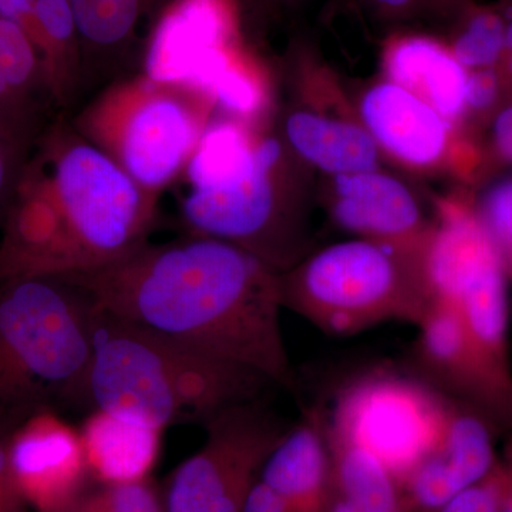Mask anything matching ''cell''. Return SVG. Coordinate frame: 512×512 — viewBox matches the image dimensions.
I'll return each instance as SVG.
<instances>
[{
    "mask_svg": "<svg viewBox=\"0 0 512 512\" xmlns=\"http://www.w3.org/2000/svg\"><path fill=\"white\" fill-rule=\"evenodd\" d=\"M97 308L63 276L0 279V427L40 410H86Z\"/></svg>",
    "mask_w": 512,
    "mask_h": 512,
    "instance_id": "3",
    "label": "cell"
},
{
    "mask_svg": "<svg viewBox=\"0 0 512 512\" xmlns=\"http://www.w3.org/2000/svg\"><path fill=\"white\" fill-rule=\"evenodd\" d=\"M333 493L367 512H402L400 485L365 448L333 436Z\"/></svg>",
    "mask_w": 512,
    "mask_h": 512,
    "instance_id": "22",
    "label": "cell"
},
{
    "mask_svg": "<svg viewBox=\"0 0 512 512\" xmlns=\"http://www.w3.org/2000/svg\"><path fill=\"white\" fill-rule=\"evenodd\" d=\"M77 512H165L161 485L153 478L130 484H94Z\"/></svg>",
    "mask_w": 512,
    "mask_h": 512,
    "instance_id": "26",
    "label": "cell"
},
{
    "mask_svg": "<svg viewBox=\"0 0 512 512\" xmlns=\"http://www.w3.org/2000/svg\"><path fill=\"white\" fill-rule=\"evenodd\" d=\"M325 512H367L363 508L357 507V505L350 503L340 495L333 493L330 494L328 504H326Z\"/></svg>",
    "mask_w": 512,
    "mask_h": 512,
    "instance_id": "37",
    "label": "cell"
},
{
    "mask_svg": "<svg viewBox=\"0 0 512 512\" xmlns=\"http://www.w3.org/2000/svg\"><path fill=\"white\" fill-rule=\"evenodd\" d=\"M511 2H512V0H511Z\"/></svg>",
    "mask_w": 512,
    "mask_h": 512,
    "instance_id": "41",
    "label": "cell"
},
{
    "mask_svg": "<svg viewBox=\"0 0 512 512\" xmlns=\"http://www.w3.org/2000/svg\"><path fill=\"white\" fill-rule=\"evenodd\" d=\"M497 436L483 416L451 402L440 443L400 484L402 512H437L487 477L497 463Z\"/></svg>",
    "mask_w": 512,
    "mask_h": 512,
    "instance_id": "14",
    "label": "cell"
},
{
    "mask_svg": "<svg viewBox=\"0 0 512 512\" xmlns=\"http://www.w3.org/2000/svg\"><path fill=\"white\" fill-rule=\"evenodd\" d=\"M258 140L242 120L211 119L185 165L190 190L222 187L247 175L255 165Z\"/></svg>",
    "mask_w": 512,
    "mask_h": 512,
    "instance_id": "21",
    "label": "cell"
},
{
    "mask_svg": "<svg viewBox=\"0 0 512 512\" xmlns=\"http://www.w3.org/2000/svg\"><path fill=\"white\" fill-rule=\"evenodd\" d=\"M437 512H504L495 466L487 477L464 488Z\"/></svg>",
    "mask_w": 512,
    "mask_h": 512,
    "instance_id": "29",
    "label": "cell"
},
{
    "mask_svg": "<svg viewBox=\"0 0 512 512\" xmlns=\"http://www.w3.org/2000/svg\"><path fill=\"white\" fill-rule=\"evenodd\" d=\"M63 278L82 286L100 311L296 390L279 272L237 245L202 235L146 241L110 264Z\"/></svg>",
    "mask_w": 512,
    "mask_h": 512,
    "instance_id": "1",
    "label": "cell"
},
{
    "mask_svg": "<svg viewBox=\"0 0 512 512\" xmlns=\"http://www.w3.org/2000/svg\"><path fill=\"white\" fill-rule=\"evenodd\" d=\"M10 431L0 427V512H30L20 495L8 457V437Z\"/></svg>",
    "mask_w": 512,
    "mask_h": 512,
    "instance_id": "30",
    "label": "cell"
},
{
    "mask_svg": "<svg viewBox=\"0 0 512 512\" xmlns=\"http://www.w3.org/2000/svg\"><path fill=\"white\" fill-rule=\"evenodd\" d=\"M35 66V50L28 33L18 23L0 18V70L9 86L28 82Z\"/></svg>",
    "mask_w": 512,
    "mask_h": 512,
    "instance_id": "28",
    "label": "cell"
},
{
    "mask_svg": "<svg viewBox=\"0 0 512 512\" xmlns=\"http://www.w3.org/2000/svg\"><path fill=\"white\" fill-rule=\"evenodd\" d=\"M36 0H0V18L18 23L32 42L36 43V26L33 8Z\"/></svg>",
    "mask_w": 512,
    "mask_h": 512,
    "instance_id": "33",
    "label": "cell"
},
{
    "mask_svg": "<svg viewBox=\"0 0 512 512\" xmlns=\"http://www.w3.org/2000/svg\"><path fill=\"white\" fill-rule=\"evenodd\" d=\"M505 62H507L508 72L511 73L512 76V52L511 53H505Z\"/></svg>",
    "mask_w": 512,
    "mask_h": 512,
    "instance_id": "40",
    "label": "cell"
},
{
    "mask_svg": "<svg viewBox=\"0 0 512 512\" xmlns=\"http://www.w3.org/2000/svg\"><path fill=\"white\" fill-rule=\"evenodd\" d=\"M431 299L456 309L485 355L511 369L507 272L477 212L444 204L421 251Z\"/></svg>",
    "mask_w": 512,
    "mask_h": 512,
    "instance_id": "8",
    "label": "cell"
},
{
    "mask_svg": "<svg viewBox=\"0 0 512 512\" xmlns=\"http://www.w3.org/2000/svg\"><path fill=\"white\" fill-rule=\"evenodd\" d=\"M248 55L235 0H173L148 39L144 76L211 100L225 74Z\"/></svg>",
    "mask_w": 512,
    "mask_h": 512,
    "instance_id": "12",
    "label": "cell"
},
{
    "mask_svg": "<svg viewBox=\"0 0 512 512\" xmlns=\"http://www.w3.org/2000/svg\"><path fill=\"white\" fill-rule=\"evenodd\" d=\"M384 16H402L416 8L420 0H367Z\"/></svg>",
    "mask_w": 512,
    "mask_h": 512,
    "instance_id": "36",
    "label": "cell"
},
{
    "mask_svg": "<svg viewBox=\"0 0 512 512\" xmlns=\"http://www.w3.org/2000/svg\"><path fill=\"white\" fill-rule=\"evenodd\" d=\"M204 94L148 77L117 84L84 111L79 126L150 197L184 173L211 121Z\"/></svg>",
    "mask_w": 512,
    "mask_h": 512,
    "instance_id": "6",
    "label": "cell"
},
{
    "mask_svg": "<svg viewBox=\"0 0 512 512\" xmlns=\"http://www.w3.org/2000/svg\"><path fill=\"white\" fill-rule=\"evenodd\" d=\"M13 480L30 512H77L94 485L79 427L40 410L8 437Z\"/></svg>",
    "mask_w": 512,
    "mask_h": 512,
    "instance_id": "13",
    "label": "cell"
},
{
    "mask_svg": "<svg viewBox=\"0 0 512 512\" xmlns=\"http://www.w3.org/2000/svg\"><path fill=\"white\" fill-rule=\"evenodd\" d=\"M494 141L501 156L512 161V106L501 111L495 119Z\"/></svg>",
    "mask_w": 512,
    "mask_h": 512,
    "instance_id": "35",
    "label": "cell"
},
{
    "mask_svg": "<svg viewBox=\"0 0 512 512\" xmlns=\"http://www.w3.org/2000/svg\"><path fill=\"white\" fill-rule=\"evenodd\" d=\"M450 407L414 373L379 367L343 384L326 410L330 433L365 448L400 485L440 443Z\"/></svg>",
    "mask_w": 512,
    "mask_h": 512,
    "instance_id": "7",
    "label": "cell"
},
{
    "mask_svg": "<svg viewBox=\"0 0 512 512\" xmlns=\"http://www.w3.org/2000/svg\"><path fill=\"white\" fill-rule=\"evenodd\" d=\"M52 245L47 276L92 271L147 241L156 198L84 138L63 143L39 188Z\"/></svg>",
    "mask_w": 512,
    "mask_h": 512,
    "instance_id": "5",
    "label": "cell"
},
{
    "mask_svg": "<svg viewBox=\"0 0 512 512\" xmlns=\"http://www.w3.org/2000/svg\"><path fill=\"white\" fill-rule=\"evenodd\" d=\"M241 512H296L282 495L272 490L264 481L252 484L251 490L242 504Z\"/></svg>",
    "mask_w": 512,
    "mask_h": 512,
    "instance_id": "32",
    "label": "cell"
},
{
    "mask_svg": "<svg viewBox=\"0 0 512 512\" xmlns=\"http://www.w3.org/2000/svg\"><path fill=\"white\" fill-rule=\"evenodd\" d=\"M9 87L10 86L8 80H6L5 74H3L2 70H0V96H2V94L5 93Z\"/></svg>",
    "mask_w": 512,
    "mask_h": 512,
    "instance_id": "38",
    "label": "cell"
},
{
    "mask_svg": "<svg viewBox=\"0 0 512 512\" xmlns=\"http://www.w3.org/2000/svg\"><path fill=\"white\" fill-rule=\"evenodd\" d=\"M3 180H5V164L0 156V190H2Z\"/></svg>",
    "mask_w": 512,
    "mask_h": 512,
    "instance_id": "39",
    "label": "cell"
},
{
    "mask_svg": "<svg viewBox=\"0 0 512 512\" xmlns=\"http://www.w3.org/2000/svg\"><path fill=\"white\" fill-rule=\"evenodd\" d=\"M448 47L464 69H493L505 55L503 9L470 6Z\"/></svg>",
    "mask_w": 512,
    "mask_h": 512,
    "instance_id": "23",
    "label": "cell"
},
{
    "mask_svg": "<svg viewBox=\"0 0 512 512\" xmlns=\"http://www.w3.org/2000/svg\"><path fill=\"white\" fill-rule=\"evenodd\" d=\"M282 163V144L259 137L255 165L247 175L222 187L188 191L181 212L190 235L237 245L279 274L298 264L301 228L279 194Z\"/></svg>",
    "mask_w": 512,
    "mask_h": 512,
    "instance_id": "9",
    "label": "cell"
},
{
    "mask_svg": "<svg viewBox=\"0 0 512 512\" xmlns=\"http://www.w3.org/2000/svg\"><path fill=\"white\" fill-rule=\"evenodd\" d=\"M497 73L494 69L473 70L467 77L466 104L474 110H485L497 100Z\"/></svg>",
    "mask_w": 512,
    "mask_h": 512,
    "instance_id": "31",
    "label": "cell"
},
{
    "mask_svg": "<svg viewBox=\"0 0 512 512\" xmlns=\"http://www.w3.org/2000/svg\"><path fill=\"white\" fill-rule=\"evenodd\" d=\"M259 480L296 512H325L333 490L328 410L309 407L266 457Z\"/></svg>",
    "mask_w": 512,
    "mask_h": 512,
    "instance_id": "17",
    "label": "cell"
},
{
    "mask_svg": "<svg viewBox=\"0 0 512 512\" xmlns=\"http://www.w3.org/2000/svg\"><path fill=\"white\" fill-rule=\"evenodd\" d=\"M410 372L450 402L483 416L501 436L512 431V370L485 355L453 306L431 301L416 325Z\"/></svg>",
    "mask_w": 512,
    "mask_h": 512,
    "instance_id": "11",
    "label": "cell"
},
{
    "mask_svg": "<svg viewBox=\"0 0 512 512\" xmlns=\"http://www.w3.org/2000/svg\"><path fill=\"white\" fill-rule=\"evenodd\" d=\"M286 140L299 157L325 173L375 170L379 147L365 127L312 111H295L286 120Z\"/></svg>",
    "mask_w": 512,
    "mask_h": 512,
    "instance_id": "20",
    "label": "cell"
},
{
    "mask_svg": "<svg viewBox=\"0 0 512 512\" xmlns=\"http://www.w3.org/2000/svg\"><path fill=\"white\" fill-rule=\"evenodd\" d=\"M332 217L357 238L406 248H423L431 231L409 188L376 170L335 177Z\"/></svg>",
    "mask_w": 512,
    "mask_h": 512,
    "instance_id": "15",
    "label": "cell"
},
{
    "mask_svg": "<svg viewBox=\"0 0 512 512\" xmlns=\"http://www.w3.org/2000/svg\"><path fill=\"white\" fill-rule=\"evenodd\" d=\"M477 215L512 276V180L501 181L484 195Z\"/></svg>",
    "mask_w": 512,
    "mask_h": 512,
    "instance_id": "27",
    "label": "cell"
},
{
    "mask_svg": "<svg viewBox=\"0 0 512 512\" xmlns=\"http://www.w3.org/2000/svg\"><path fill=\"white\" fill-rule=\"evenodd\" d=\"M384 70L389 82L419 96L448 123L466 110L467 69L433 37H394L384 50Z\"/></svg>",
    "mask_w": 512,
    "mask_h": 512,
    "instance_id": "19",
    "label": "cell"
},
{
    "mask_svg": "<svg viewBox=\"0 0 512 512\" xmlns=\"http://www.w3.org/2000/svg\"><path fill=\"white\" fill-rule=\"evenodd\" d=\"M360 117L386 153L413 168H431L446 156L450 124L430 104L399 84L377 83L363 94Z\"/></svg>",
    "mask_w": 512,
    "mask_h": 512,
    "instance_id": "16",
    "label": "cell"
},
{
    "mask_svg": "<svg viewBox=\"0 0 512 512\" xmlns=\"http://www.w3.org/2000/svg\"><path fill=\"white\" fill-rule=\"evenodd\" d=\"M421 249L365 238L330 245L279 274L282 308L330 336L393 320L416 326L433 301Z\"/></svg>",
    "mask_w": 512,
    "mask_h": 512,
    "instance_id": "4",
    "label": "cell"
},
{
    "mask_svg": "<svg viewBox=\"0 0 512 512\" xmlns=\"http://www.w3.org/2000/svg\"><path fill=\"white\" fill-rule=\"evenodd\" d=\"M262 399L235 404L204 424L200 450L161 485L165 512H241L266 457L288 430Z\"/></svg>",
    "mask_w": 512,
    "mask_h": 512,
    "instance_id": "10",
    "label": "cell"
},
{
    "mask_svg": "<svg viewBox=\"0 0 512 512\" xmlns=\"http://www.w3.org/2000/svg\"><path fill=\"white\" fill-rule=\"evenodd\" d=\"M36 26V45L45 50L53 63V77L57 83V66H67L77 32L70 0H36L33 8Z\"/></svg>",
    "mask_w": 512,
    "mask_h": 512,
    "instance_id": "25",
    "label": "cell"
},
{
    "mask_svg": "<svg viewBox=\"0 0 512 512\" xmlns=\"http://www.w3.org/2000/svg\"><path fill=\"white\" fill-rule=\"evenodd\" d=\"M505 437L503 451L498 453L497 470L500 481L501 504L504 512H512V431Z\"/></svg>",
    "mask_w": 512,
    "mask_h": 512,
    "instance_id": "34",
    "label": "cell"
},
{
    "mask_svg": "<svg viewBox=\"0 0 512 512\" xmlns=\"http://www.w3.org/2000/svg\"><path fill=\"white\" fill-rule=\"evenodd\" d=\"M271 387L254 370L97 309L87 412L106 410L164 431L204 426L228 407L262 399Z\"/></svg>",
    "mask_w": 512,
    "mask_h": 512,
    "instance_id": "2",
    "label": "cell"
},
{
    "mask_svg": "<svg viewBox=\"0 0 512 512\" xmlns=\"http://www.w3.org/2000/svg\"><path fill=\"white\" fill-rule=\"evenodd\" d=\"M150 0H70L77 32L96 45H116L130 35Z\"/></svg>",
    "mask_w": 512,
    "mask_h": 512,
    "instance_id": "24",
    "label": "cell"
},
{
    "mask_svg": "<svg viewBox=\"0 0 512 512\" xmlns=\"http://www.w3.org/2000/svg\"><path fill=\"white\" fill-rule=\"evenodd\" d=\"M94 484L138 483L151 478L161 456L164 430L94 409L79 427Z\"/></svg>",
    "mask_w": 512,
    "mask_h": 512,
    "instance_id": "18",
    "label": "cell"
}]
</instances>
